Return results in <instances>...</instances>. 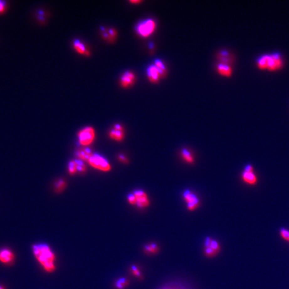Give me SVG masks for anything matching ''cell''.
<instances>
[{"mask_svg": "<svg viewBox=\"0 0 289 289\" xmlns=\"http://www.w3.org/2000/svg\"><path fill=\"white\" fill-rule=\"evenodd\" d=\"M0 289H6V288L4 287L3 286L0 285Z\"/></svg>", "mask_w": 289, "mask_h": 289, "instance_id": "1f68e13d", "label": "cell"}, {"mask_svg": "<svg viewBox=\"0 0 289 289\" xmlns=\"http://www.w3.org/2000/svg\"><path fill=\"white\" fill-rule=\"evenodd\" d=\"M77 165V171L80 173H84L87 170L86 165L83 163L82 161L79 160H76Z\"/></svg>", "mask_w": 289, "mask_h": 289, "instance_id": "484cf974", "label": "cell"}, {"mask_svg": "<svg viewBox=\"0 0 289 289\" xmlns=\"http://www.w3.org/2000/svg\"><path fill=\"white\" fill-rule=\"evenodd\" d=\"M134 194L136 199V205L140 208H144L150 205V200L147 194L141 190L134 191Z\"/></svg>", "mask_w": 289, "mask_h": 289, "instance_id": "ba28073f", "label": "cell"}, {"mask_svg": "<svg viewBox=\"0 0 289 289\" xmlns=\"http://www.w3.org/2000/svg\"><path fill=\"white\" fill-rule=\"evenodd\" d=\"M14 259L15 255L9 249H3L0 251V262L2 264H10Z\"/></svg>", "mask_w": 289, "mask_h": 289, "instance_id": "4fadbf2b", "label": "cell"}, {"mask_svg": "<svg viewBox=\"0 0 289 289\" xmlns=\"http://www.w3.org/2000/svg\"><path fill=\"white\" fill-rule=\"evenodd\" d=\"M93 153L88 148H81L77 150L76 155L78 160L82 161H87L93 155Z\"/></svg>", "mask_w": 289, "mask_h": 289, "instance_id": "9a60e30c", "label": "cell"}, {"mask_svg": "<svg viewBox=\"0 0 289 289\" xmlns=\"http://www.w3.org/2000/svg\"><path fill=\"white\" fill-rule=\"evenodd\" d=\"M183 198L187 202V208L189 211H194L199 206V199L190 190H186L183 192Z\"/></svg>", "mask_w": 289, "mask_h": 289, "instance_id": "5b68a950", "label": "cell"}, {"mask_svg": "<svg viewBox=\"0 0 289 289\" xmlns=\"http://www.w3.org/2000/svg\"><path fill=\"white\" fill-rule=\"evenodd\" d=\"M159 247L156 244H148L144 246V252L148 254H155L159 251Z\"/></svg>", "mask_w": 289, "mask_h": 289, "instance_id": "44dd1931", "label": "cell"}, {"mask_svg": "<svg viewBox=\"0 0 289 289\" xmlns=\"http://www.w3.org/2000/svg\"><path fill=\"white\" fill-rule=\"evenodd\" d=\"M66 182L65 180L63 179H59L54 184V190L57 193H60L66 189Z\"/></svg>", "mask_w": 289, "mask_h": 289, "instance_id": "d6986e66", "label": "cell"}, {"mask_svg": "<svg viewBox=\"0 0 289 289\" xmlns=\"http://www.w3.org/2000/svg\"><path fill=\"white\" fill-rule=\"evenodd\" d=\"M279 234L282 239L289 243V230L281 228L279 230Z\"/></svg>", "mask_w": 289, "mask_h": 289, "instance_id": "d4e9b609", "label": "cell"}, {"mask_svg": "<svg viewBox=\"0 0 289 289\" xmlns=\"http://www.w3.org/2000/svg\"></svg>", "mask_w": 289, "mask_h": 289, "instance_id": "d6a6232c", "label": "cell"}, {"mask_svg": "<svg viewBox=\"0 0 289 289\" xmlns=\"http://www.w3.org/2000/svg\"><path fill=\"white\" fill-rule=\"evenodd\" d=\"M243 181L250 185H255L257 182V177L253 171V168L251 165H247L242 174Z\"/></svg>", "mask_w": 289, "mask_h": 289, "instance_id": "52a82bcc", "label": "cell"}, {"mask_svg": "<svg viewBox=\"0 0 289 289\" xmlns=\"http://www.w3.org/2000/svg\"><path fill=\"white\" fill-rule=\"evenodd\" d=\"M129 2H130L131 3L134 4H138V3H141V2H142V1H140V0H139V1H138V0H135V1H130Z\"/></svg>", "mask_w": 289, "mask_h": 289, "instance_id": "4dcf8cb0", "label": "cell"}, {"mask_svg": "<svg viewBox=\"0 0 289 289\" xmlns=\"http://www.w3.org/2000/svg\"><path fill=\"white\" fill-rule=\"evenodd\" d=\"M109 136L115 141L118 142L122 141L124 138V131L122 125L119 124L115 125L113 128L109 131Z\"/></svg>", "mask_w": 289, "mask_h": 289, "instance_id": "9c48e42d", "label": "cell"}, {"mask_svg": "<svg viewBox=\"0 0 289 289\" xmlns=\"http://www.w3.org/2000/svg\"><path fill=\"white\" fill-rule=\"evenodd\" d=\"M129 281L126 278H120L115 282V286L117 289H124L128 286Z\"/></svg>", "mask_w": 289, "mask_h": 289, "instance_id": "603a6c76", "label": "cell"}, {"mask_svg": "<svg viewBox=\"0 0 289 289\" xmlns=\"http://www.w3.org/2000/svg\"><path fill=\"white\" fill-rule=\"evenodd\" d=\"M102 36L104 39L109 42H113L117 37V32L113 29H105L102 28Z\"/></svg>", "mask_w": 289, "mask_h": 289, "instance_id": "e0dca14e", "label": "cell"}, {"mask_svg": "<svg viewBox=\"0 0 289 289\" xmlns=\"http://www.w3.org/2000/svg\"><path fill=\"white\" fill-rule=\"evenodd\" d=\"M217 59L220 61V63L231 66L234 61V57L229 51L222 50L217 54Z\"/></svg>", "mask_w": 289, "mask_h": 289, "instance_id": "7c38bea8", "label": "cell"}, {"mask_svg": "<svg viewBox=\"0 0 289 289\" xmlns=\"http://www.w3.org/2000/svg\"><path fill=\"white\" fill-rule=\"evenodd\" d=\"M88 163L94 168L103 172H108L112 169L110 163L106 159L99 154H93L88 160Z\"/></svg>", "mask_w": 289, "mask_h": 289, "instance_id": "277c9868", "label": "cell"}, {"mask_svg": "<svg viewBox=\"0 0 289 289\" xmlns=\"http://www.w3.org/2000/svg\"><path fill=\"white\" fill-rule=\"evenodd\" d=\"M118 159L119 160V161H121V162L123 163H128V159H127V157L124 155H123V154H119L118 156Z\"/></svg>", "mask_w": 289, "mask_h": 289, "instance_id": "f546056e", "label": "cell"}, {"mask_svg": "<svg viewBox=\"0 0 289 289\" xmlns=\"http://www.w3.org/2000/svg\"><path fill=\"white\" fill-rule=\"evenodd\" d=\"M128 201L130 205H136V199L134 193L129 194L128 196Z\"/></svg>", "mask_w": 289, "mask_h": 289, "instance_id": "83f0119b", "label": "cell"}, {"mask_svg": "<svg viewBox=\"0 0 289 289\" xmlns=\"http://www.w3.org/2000/svg\"><path fill=\"white\" fill-rule=\"evenodd\" d=\"M7 3L6 1H0V13H3L6 11Z\"/></svg>", "mask_w": 289, "mask_h": 289, "instance_id": "f1b7e54d", "label": "cell"}, {"mask_svg": "<svg viewBox=\"0 0 289 289\" xmlns=\"http://www.w3.org/2000/svg\"><path fill=\"white\" fill-rule=\"evenodd\" d=\"M135 75L131 71H126L123 74L120 79L121 86L124 88H128L134 84Z\"/></svg>", "mask_w": 289, "mask_h": 289, "instance_id": "30bf717a", "label": "cell"}, {"mask_svg": "<svg viewBox=\"0 0 289 289\" xmlns=\"http://www.w3.org/2000/svg\"><path fill=\"white\" fill-rule=\"evenodd\" d=\"M32 251L39 263L47 273H52L56 270V256L49 245L39 244L32 245Z\"/></svg>", "mask_w": 289, "mask_h": 289, "instance_id": "6da1fadb", "label": "cell"}, {"mask_svg": "<svg viewBox=\"0 0 289 289\" xmlns=\"http://www.w3.org/2000/svg\"><path fill=\"white\" fill-rule=\"evenodd\" d=\"M147 75L150 82L155 84L159 81L161 75L155 65H150L147 69Z\"/></svg>", "mask_w": 289, "mask_h": 289, "instance_id": "8fae6325", "label": "cell"}, {"mask_svg": "<svg viewBox=\"0 0 289 289\" xmlns=\"http://www.w3.org/2000/svg\"><path fill=\"white\" fill-rule=\"evenodd\" d=\"M154 65L156 66L157 69L159 70L160 73L161 75V77H164L166 73V67L164 63L162 62V61L159 59H156L155 60Z\"/></svg>", "mask_w": 289, "mask_h": 289, "instance_id": "7402d4cb", "label": "cell"}, {"mask_svg": "<svg viewBox=\"0 0 289 289\" xmlns=\"http://www.w3.org/2000/svg\"><path fill=\"white\" fill-rule=\"evenodd\" d=\"M131 269H132V274L135 276L138 277L139 278H141V273H140V271H139L138 268L136 265H132V267H131Z\"/></svg>", "mask_w": 289, "mask_h": 289, "instance_id": "4316f807", "label": "cell"}, {"mask_svg": "<svg viewBox=\"0 0 289 289\" xmlns=\"http://www.w3.org/2000/svg\"><path fill=\"white\" fill-rule=\"evenodd\" d=\"M205 246H209L212 248L214 251L218 253L220 251V246L218 242L215 240L212 239L209 237L206 238L205 242Z\"/></svg>", "mask_w": 289, "mask_h": 289, "instance_id": "ac0fdd59", "label": "cell"}, {"mask_svg": "<svg viewBox=\"0 0 289 289\" xmlns=\"http://www.w3.org/2000/svg\"><path fill=\"white\" fill-rule=\"evenodd\" d=\"M156 25L153 19H147L139 23L136 27V32L143 38H147L153 33L155 30Z\"/></svg>", "mask_w": 289, "mask_h": 289, "instance_id": "7a4b0ae2", "label": "cell"}, {"mask_svg": "<svg viewBox=\"0 0 289 289\" xmlns=\"http://www.w3.org/2000/svg\"><path fill=\"white\" fill-rule=\"evenodd\" d=\"M216 70L218 73L223 77H230L233 74V69L231 66L219 63L217 66Z\"/></svg>", "mask_w": 289, "mask_h": 289, "instance_id": "5bb4252c", "label": "cell"}, {"mask_svg": "<svg viewBox=\"0 0 289 289\" xmlns=\"http://www.w3.org/2000/svg\"><path fill=\"white\" fill-rule=\"evenodd\" d=\"M95 138V131L93 128L87 126L78 133V139L80 144L87 147L91 144Z\"/></svg>", "mask_w": 289, "mask_h": 289, "instance_id": "3957f363", "label": "cell"}, {"mask_svg": "<svg viewBox=\"0 0 289 289\" xmlns=\"http://www.w3.org/2000/svg\"><path fill=\"white\" fill-rule=\"evenodd\" d=\"M283 62L282 57L278 54H273L269 55L268 69L271 71H275L282 68Z\"/></svg>", "mask_w": 289, "mask_h": 289, "instance_id": "8992f818", "label": "cell"}, {"mask_svg": "<svg viewBox=\"0 0 289 289\" xmlns=\"http://www.w3.org/2000/svg\"><path fill=\"white\" fill-rule=\"evenodd\" d=\"M181 156L183 160L188 163H192L194 162V157L192 155L190 151L186 148H183L181 151Z\"/></svg>", "mask_w": 289, "mask_h": 289, "instance_id": "ffe728a7", "label": "cell"}, {"mask_svg": "<svg viewBox=\"0 0 289 289\" xmlns=\"http://www.w3.org/2000/svg\"><path fill=\"white\" fill-rule=\"evenodd\" d=\"M73 46L76 51L81 55H90V52L86 49V46L81 40L76 39L73 41Z\"/></svg>", "mask_w": 289, "mask_h": 289, "instance_id": "2e32d148", "label": "cell"}, {"mask_svg": "<svg viewBox=\"0 0 289 289\" xmlns=\"http://www.w3.org/2000/svg\"><path fill=\"white\" fill-rule=\"evenodd\" d=\"M68 172L71 175H73L78 172L76 160H72L70 162L68 165Z\"/></svg>", "mask_w": 289, "mask_h": 289, "instance_id": "cb8c5ba5", "label": "cell"}]
</instances>
